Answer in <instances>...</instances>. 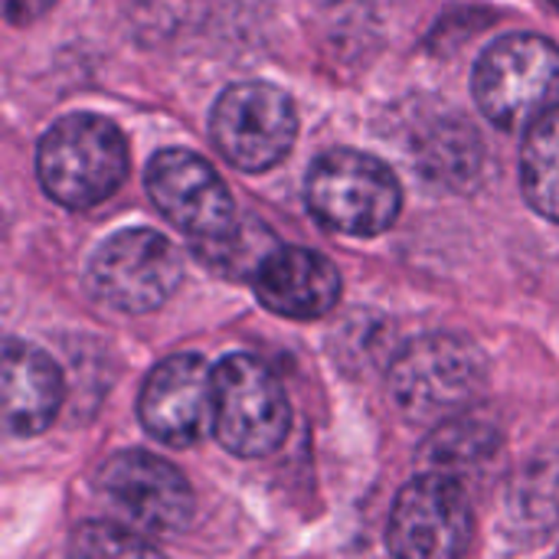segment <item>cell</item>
I'll return each instance as SVG.
<instances>
[{"label":"cell","instance_id":"obj_1","mask_svg":"<svg viewBox=\"0 0 559 559\" xmlns=\"http://www.w3.org/2000/svg\"><path fill=\"white\" fill-rule=\"evenodd\" d=\"M128 167V141L102 115H66L36 147L39 183L66 210H88L108 200L124 183Z\"/></svg>","mask_w":559,"mask_h":559},{"label":"cell","instance_id":"obj_2","mask_svg":"<svg viewBox=\"0 0 559 559\" xmlns=\"http://www.w3.org/2000/svg\"><path fill=\"white\" fill-rule=\"evenodd\" d=\"M488 383L485 354L459 334H423L390 367V396L409 423H445L481 396Z\"/></svg>","mask_w":559,"mask_h":559},{"label":"cell","instance_id":"obj_3","mask_svg":"<svg viewBox=\"0 0 559 559\" xmlns=\"http://www.w3.org/2000/svg\"><path fill=\"white\" fill-rule=\"evenodd\" d=\"M472 92L498 128H531L559 102V46L540 33L501 36L481 52Z\"/></svg>","mask_w":559,"mask_h":559},{"label":"cell","instance_id":"obj_4","mask_svg":"<svg viewBox=\"0 0 559 559\" xmlns=\"http://www.w3.org/2000/svg\"><path fill=\"white\" fill-rule=\"evenodd\" d=\"M144 187L203 262H213L242 229L223 177L187 147L157 151L144 170Z\"/></svg>","mask_w":559,"mask_h":559},{"label":"cell","instance_id":"obj_5","mask_svg":"<svg viewBox=\"0 0 559 559\" xmlns=\"http://www.w3.org/2000/svg\"><path fill=\"white\" fill-rule=\"evenodd\" d=\"M305 200L314 219L344 236H380L396 223L403 206L393 170L350 147L324 151L311 164L305 177Z\"/></svg>","mask_w":559,"mask_h":559},{"label":"cell","instance_id":"obj_6","mask_svg":"<svg viewBox=\"0 0 559 559\" xmlns=\"http://www.w3.org/2000/svg\"><path fill=\"white\" fill-rule=\"evenodd\" d=\"M292 409L278 377L252 354L213 367V436L239 459H265L288 436Z\"/></svg>","mask_w":559,"mask_h":559},{"label":"cell","instance_id":"obj_7","mask_svg":"<svg viewBox=\"0 0 559 559\" xmlns=\"http://www.w3.org/2000/svg\"><path fill=\"white\" fill-rule=\"evenodd\" d=\"M183 278L180 249L157 229H121L108 236L88 262V288L98 301L124 314L160 308Z\"/></svg>","mask_w":559,"mask_h":559},{"label":"cell","instance_id":"obj_8","mask_svg":"<svg viewBox=\"0 0 559 559\" xmlns=\"http://www.w3.org/2000/svg\"><path fill=\"white\" fill-rule=\"evenodd\" d=\"M105 504L144 537H177L193 521L190 481L151 452L131 449L111 455L95 478Z\"/></svg>","mask_w":559,"mask_h":559},{"label":"cell","instance_id":"obj_9","mask_svg":"<svg viewBox=\"0 0 559 559\" xmlns=\"http://www.w3.org/2000/svg\"><path fill=\"white\" fill-rule=\"evenodd\" d=\"M216 151L239 170L259 174L275 167L295 144L298 115L292 98L269 82L229 85L210 115Z\"/></svg>","mask_w":559,"mask_h":559},{"label":"cell","instance_id":"obj_10","mask_svg":"<svg viewBox=\"0 0 559 559\" xmlns=\"http://www.w3.org/2000/svg\"><path fill=\"white\" fill-rule=\"evenodd\" d=\"M472 508L449 472L413 478L393 504L386 544L396 557L449 559L468 550Z\"/></svg>","mask_w":559,"mask_h":559},{"label":"cell","instance_id":"obj_11","mask_svg":"<svg viewBox=\"0 0 559 559\" xmlns=\"http://www.w3.org/2000/svg\"><path fill=\"white\" fill-rule=\"evenodd\" d=\"M141 426L167 449H190L213 432V367L200 354L160 360L138 400Z\"/></svg>","mask_w":559,"mask_h":559},{"label":"cell","instance_id":"obj_12","mask_svg":"<svg viewBox=\"0 0 559 559\" xmlns=\"http://www.w3.org/2000/svg\"><path fill=\"white\" fill-rule=\"evenodd\" d=\"M249 278L255 298L272 314L292 321L324 318L341 298L337 265L328 255L301 246H272Z\"/></svg>","mask_w":559,"mask_h":559},{"label":"cell","instance_id":"obj_13","mask_svg":"<svg viewBox=\"0 0 559 559\" xmlns=\"http://www.w3.org/2000/svg\"><path fill=\"white\" fill-rule=\"evenodd\" d=\"M62 373L33 344L10 337L3 344V426L10 436H39L59 413Z\"/></svg>","mask_w":559,"mask_h":559},{"label":"cell","instance_id":"obj_14","mask_svg":"<svg viewBox=\"0 0 559 559\" xmlns=\"http://www.w3.org/2000/svg\"><path fill=\"white\" fill-rule=\"evenodd\" d=\"M521 187L527 203L559 223V108L540 115L524 138L521 151Z\"/></svg>","mask_w":559,"mask_h":559},{"label":"cell","instance_id":"obj_15","mask_svg":"<svg viewBox=\"0 0 559 559\" xmlns=\"http://www.w3.org/2000/svg\"><path fill=\"white\" fill-rule=\"evenodd\" d=\"M495 442H498L495 426L472 419L468 413H459V416L439 423V432H432L423 455L432 465V472H455V468H468V465L488 459Z\"/></svg>","mask_w":559,"mask_h":559},{"label":"cell","instance_id":"obj_16","mask_svg":"<svg viewBox=\"0 0 559 559\" xmlns=\"http://www.w3.org/2000/svg\"><path fill=\"white\" fill-rule=\"evenodd\" d=\"M72 554L79 557H154L157 544H151L141 531L108 524V521H88L75 527L72 534Z\"/></svg>","mask_w":559,"mask_h":559},{"label":"cell","instance_id":"obj_17","mask_svg":"<svg viewBox=\"0 0 559 559\" xmlns=\"http://www.w3.org/2000/svg\"><path fill=\"white\" fill-rule=\"evenodd\" d=\"M56 0H3V16L10 23H29L36 16H43Z\"/></svg>","mask_w":559,"mask_h":559}]
</instances>
